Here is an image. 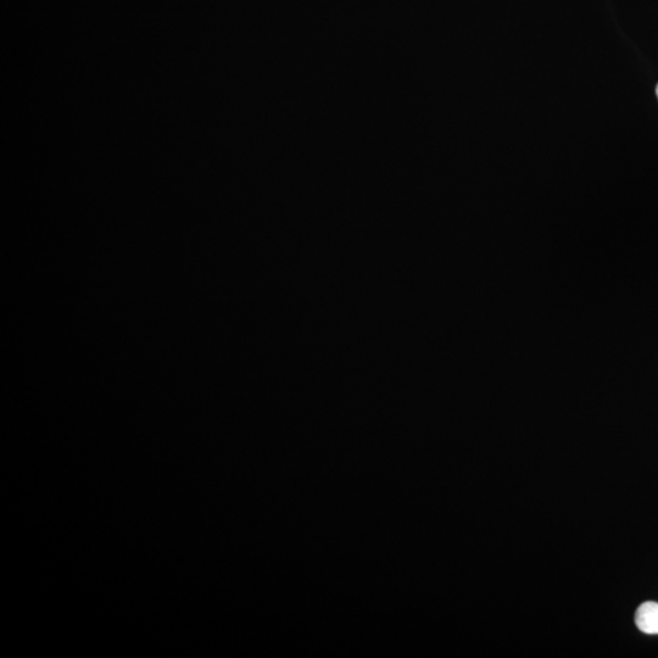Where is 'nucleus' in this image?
Here are the masks:
<instances>
[{
    "label": "nucleus",
    "mask_w": 658,
    "mask_h": 658,
    "mask_svg": "<svg viewBox=\"0 0 658 658\" xmlns=\"http://www.w3.org/2000/svg\"><path fill=\"white\" fill-rule=\"evenodd\" d=\"M635 624L640 632L658 634V602H644L635 612Z\"/></svg>",
    "instance_id": "1"
},
{
    "label": "nucleus",
    "mask_w": 658,
    "mask_h": 658,
    "mask_svg": "<svg viewBox=\"0 0 658 658\" xmlns=\"http://www.w3.org/2000/svg\"><path fill=\"white\" fill-rule=\"evenodd\" d=\"M656 93H657V98H658V85H657V88H656Z\"/></svg>",
    "instance_id": "2"
}]
</instances>
